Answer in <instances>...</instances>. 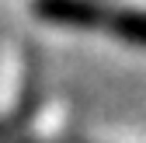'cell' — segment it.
I'll return each instance as SVG.
<instances>
[{
	"label": "cell",
	"mask_w": 146,
	"mask_h": 143,
	"mask_svg": "<svg viewBox=\"0 0 146 143\" xmlns=\"http://www.w3.org/2000/svg\"><path fill=\"white\" fill-rule=\"evenodd\" d=\"M104 25L111 28L115 39L146 49V11H132V7H125V11H108Z\"/></svg>",
	"instance_id": "7a4b0ae2"
},
{
	"label": "cell",
	"mask_w": 146,
	"mask_h": 143,
	"mask_svg": "<svg viewBox=\"0 0 146 143\" xmlns=\"http://www.w3.org/2000/svg\"><path fill=\"white\" fill-rule=\"evenodd\" d=\"M35 17L63 28H104L108 7H101L98 0H35L31 4Z\"/></svg>",
	"instance_id": "6da1fadb"
}]
</instances>
